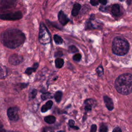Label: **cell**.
I'll use <instances>...</instances> for the list:
<instances>
[{
  "label": "cell",
  "mask_w": 132,
  "mask_h": 132,
  "mask_svg": "<svg viewBox=\"0 0 132 132\" xmlns=\"http://www.w3.org/2000/svg\"><path fill=\"white\" fill-rule=\"evenodd\" d=\"M16 0H0V11L7 10L15 5Z\"/></svg>",
  "instance_id": "obj_7"
},
{
  "label": "cell",
  "mask_w": 132,
  "mask_h": 132,
  "mask_svg": "<svg viewBox=\"0 0 132 132\" xmlns=\"http://www.w3.org/2000/svg\"><path fill=\"white\" fill-rule=\"evenodd\" d=\"M44 121L45 122L48 124H53L56 121V118L53 116H48L44 118Z\"/></svg>",
  "instance_id": "obj_16"
},
{
  "label": "cell",
  "mask_w": 132,
  "mask_h": 132,
  "mask_svg": "<svg viewBox=\"0 0 132 132\" xmlns=\"http://www.w3.org/2000/svg\"><path fill=\"white\" fill-rule=\"evenodd\" d=\"M90 3L92 6H96L99 4V1L98 0H90Z\"/></svg>",
  "instance_id": "obj_28"
},
{
  "label": "cell",
  "mask_w": 132,
  "mask_h": 132,
  "mask_svg": "<svg viewBox=\"0 0 132 132\" xmlns=\"http://www.w3.org/2000/svg\"><path fill=\"white\" fill-rule=\"evenodd\" d=\"M38 65H39V64L38 63H37V62L35 63L33 65V67L32 68H30V67L28 68L26 70L25 73L28 75H30L32 72H34L36 71L37 68L38 67Z\"/></svg>",
  "instance_id": "obj_15"
},
{
  "label": "cell",
  "mask_w": 132,
  "mask_h": 132,
  "mask_svg": "<svg viewBox=\"0 0 132 132\" xmlns=\"http://www.w3.org/2000/svg\"><path fill=\"white\" fill-rule=\"evenodd\" d=\"M96 72H97V74L99 76H102L104 73V69H103L102 66L101 65H99L97 68V69L96 70Z\"/></svg>",
  "instance_id": "obj_20"
},
{
  "label": "cell",
  "mask_w": 132,
  "mask_h": 132,
  "mask_svg": "<svg viewBox=\"0 0 132 132\" xmlns=\"http://www.w3.org/2000/svg\"><path fill=\"white\" fill-rule=\"evenodd\" d=\"M113 131H121V130L119 127H116L113 130Z\"/></svg>",
  "instance_id": "obj_33"
},
{
  "label": "cell",
  "mask_w": 132,
  "mask_h": 132,
  "mask_svg": "<svg viewBox=\"0 0 132 132\" xmlns=\"http://www.w3.org/2000/svg\"><path fill=\"white\" fill-rule=\"evenodd\" d=\"M85 104L86 105L85 107L86 111H89L91 110L92 105L94 104V101L92 99H88L85 101Z\"/></svg>",
  "instance_id": "obj_13"
},
{
  "label": "cell",
  "mask_w": 132,
  "mask_h": 132,
  "mask_svg": "<svg viewBox=\"0 0 132 132\" xmlns=\"http://www.w3.org/2000/svg\"><path fill=\"white\" fill-rule=\"evenodd\" d=\"M54 40L55 41V42L57 44H61L63 42L62 39L57 35H55L54 36Z\"/></svg>",
  "instance_id": "obj_19"
},
{
  "label": "cell",
  "mask_w": 132,
  "mask_h": 132,
  "mask_svg": "<svg viewBox=\"0 0 132 132\" xmlns=\"http://www.w3.org/2000/svg\"><path fill=\"white\" fill-rule=\"evenodd\" d=\"M55 66L57 68H61L63 65L64 60L62 58H58L55 60Z\"/></svg>",
  "instance_id": "obj_17"
},
{
  "label": "cell",
  "mask_w": 132,
  "mask_h": 132,
  "mask_svg": "<svg viewBox=\"0 0 132 132\" xmlns=\"http://www.w3.org/2000/svg\"><path fill=\"white\" fill-rule=\"evenodd\" d=\"M39 40L42 44L48 43L51 41L50 32L43 22H41L40 25Z\"/></svg>",
  "instance_id": "obj_4"
},
{
  "label": "cell",
  "mask_w": 132,
  "mask_h": 132,
  "mask_svg": "<svg viewBox=\"0 0 132 132\" xmlns=\"http://www.w3.org/2000/svg\"><path fill=\"white\" fill-rule=\"evenodd\" d=\"M81 8V5L78 3H76L74 5L72 10V15L74 16H76Z\"/></svg>",
  "instance_id": "obj_14"
},
{
  "label": "cell",
  "mask_w": 132,
  "mask_h": 132,
  "mask_svg": "<svg viewBox=\"0 0 132 132\" xmlns=\"http://www.w3.org/2000/svg\"><path fill=\"white\" fill-rule=\"evenodd\" d=\"M62 55H63L62 52L61 51H58V52H56L55 54V56L56 57H58V58L61 57Z\"/></svg>",
  "instance_id": "obj_30"
},
{
  "label": "cell",
  "mask_w": 132,
  "mask_h": 132,
  "mask_svg": "<svg viewBox=\"0 0 132 132\" xmlns=\"http://www.w3.org/2000/svg\"><path fill=\"white\" fill-rule=\"evenodd\" d=\"M111 13L114 16H119L120 14V6L118 4H114L111 7Z\"/></svg>",
  "instance_id": "obj_11"
},
{
  "label": "cell",
  "mask_w": 132,
  "mask_h": 132,
  "mask_svg": "<svg viewBox=\"0 0 132 132\" xmlns=\"http://www.w3.org/2000/svg\"><path fill=\"white\" fill-rule=\"evenodd\" d=\"M41 97L43 100H45L46 99H48V98H50L52 97L51 94L50 93H48V92L47 93H43L41 95Z\"/></svg>",
  "instance_id": "obj_21"
},
{
  "label": "cell",
  "mask_w": 132,
  "mask_h": 132,
  "mask_svg": "<svg viewBox=\"0 0 132 132\" xmlns=\"http://www.w3.org/2000/svg\"><path fill=\"white\" fill-rule=\"evenodd\" d=\"M114 86L117 91L123 95H128L131 92L132 76L129 73L121 74L115 80Z\"/></svg>",
  "instance_id": "obj_2"
},
{
  "label": "cell",
  "mask_w": 132,
  "mask_h": 132,
  "mask_svg": "<svg viewBox=\"0 0 132 132\" xmlns=\"http://www.w3.org/2000/svg\"><path fill=\"white\" fill-rule=\"evenodd\" d=\"M127 4L128 5H130L131 3V0H127Z\"/></svg>",
  "instance_id": "obj_34"
},
{
  "label": "cell",
  "mask_w": 132,
  "mask_h": 132,
  "mask_svg": "<svg viewBox=\"0 0 132 132\" xmlns=\"http://www.w3.org/2000/svg\"><path fill=\"white\" fill-rule=\"evenodd\" d=\"M103 99L107 108L110 111L113 110L114 108V105L112 100L107 96H104L103 97Z\"/></svg>",
  "instance_id": "obj_10"
},
{
  "label": "cell",
  "mask_w": 132,
  "mask_h": 132,
  "mask_svg": "<svg viewBox=\"0 0 132 132\" xmlns=\"http://www.w3.org/2000/svg\"><path fill=\"white\" fill-rule=\"evenodd\" d=\"M120 1H121V2H123V1H124L125 0H119Z\"/></svg>",
  "instance_id": "obj_35"
},
{
  "label": "cell",
  "mask_w": 132,
  "mask_h": 132,
  "mask_svg": "<svg viewBox=\"0 0 132 132\" xmlns=\"http://www.w3.org/2000/svg\"><path fill=\"white\" fill-rule=\"evenodd\" d=\"M25 40V35L18 29H8L2 34L3 44L9 48L19 47L24 43Z\"/></svg>",
  "instance_id": "obj_1"
},
{
  "label": "cell",
  "mask_w": 132,
  "mask_h": 132,
  "mask_svg": "<svg viewBox=\"0 0 132 132\" xmlns=\"http://www.w3.org/2000/svg\"><path fill=\"white\" fill-rule=\"evenodd\" d=\"M44 131H52L53 130L52 129L51 127H45L43 130Z\"/></svg>",
  "instance_id": "obj_31"
},
{
  "label": "cell",
  "mask_w": 132,
  "mask_h": 132,
  "mask_svg": "<svg viewBox=\"0 0 132 132\" xmlns=\"http://www.w3.org/2000/svg\"><path fill=\"white\" fill-rule=\"evenodd\" d=\"M81 58V55L80 54H76L75 55H74L73 57V59L74 61L78 62L80 60Z\"/></svg>",
  "instance_id": "obj_25"
},
{
  "label": "cell",
  "mask_w": 132,
  "mask_h": 132,
  "mask_svg": "<svg viewBox=\"0 0 132 132\" xmlns=\"http://www.w3.org/2000/svg\"><path fill=\"white\" fill-rule=\"evenodd\" d=\"M19 108L16 107H12L9 108L7 110V116L9 120L12 121H16L19 119L18 114Z\"/></svg>",
  "instance_id": "obj_6"
},
{
  "label": "cell",
  "mask_w": 132,
  "mask_h": 132,
  "mask_svg": "<svg viewBox=\"0 0 132 132\" xmlns=\"http://www.w3.org/2000/svg\"><path fill=\"white\" fill-rule=\"evenodd\" d=\"M97 129V126L95 124H92L91 126V129H90V131L91 132H95L96 131Z\"/></svg>",
  "instance_id": "obj_29"
},
{
  "label": "cell",
  "mask_w": 132,
  "mask_h": 132,
  "mask_svg": "<svg viewBox=\"0 0 132 132\" xmlns=\"http://www.w3.org/2000/svg\"><path fill=\"white\" fill-rule=\"evenodd\" d=\"M6 71L0 66V79L3 78L6 76Z\"/></svg>",
  "instance_id": "obj_22"
},
{
  "label": "cell",
  "mask_w": 132,
  "mask_h": 132,
  "mask_svg": "<svg viewBox=\"0 0 132 132\" xmlns=\"http://www.w3.org/2000/svg\"><path fill=\"white\" fill-rule=\"evenodd\" d=\"M22 13L20 11L0 14L1 19L7 21H14L20 20L22 18Z\"/></svg>",
  "instance_id": "obj_5"
},
{
  "label": "cell",
  "mask_w": 132,
  "mask_h": 132,
  "mask_svg": "<svg viewBox=\"0 0 132 132\" xmlns=\"http://www.w3.org/2000/svg\"><path fill=\"white\" fill-rule=\"evenodd\" d=\"M62 96V93L60 91H58L55 93L54 95V98L56 102L59 103L61 101Z\"/></svg>",
  "instance_id": "obj_18"
},
{
  "label": "cell",
  "mask_w": 132,
  "mask_h": 132,
  "mask_svg": "<svg viewBox=\"0 0 132 132\" xmlns=\"http://www.w3.org/2000/svg\"><path fill=\"white\" fill-rule=\"evenodd\" d=\"M74 124H75V122L74 121H73V120L71 119L69 121V125L70 127L71 128H74L75 129H78L79 128L77 127V126H75L74 125Z\"/></svg>",
  "instance_id": "obj_24"
},
{
  "label": "cell",
  "mask_w": 132,
  "mask_h": 132,
  "mask_svg": "<svg viewBox=\"0 0 132 132\" xmlns=\"http://www.w3.org/2000/svg\"><path fill=\"white\" fill-rule=\"evenodd\" d=\"M58 18L59 22L62 25H66L68 22L70 21L67 16L64 14V13L62 11L60 10L58 14Z\"/></svg>",
  "instance_id": "obj_9"
},
{
  "label": "cell",
  "mask_w": 132,
  "mask_h": 132,
  "mask_svg": "<svg viewBox=\"0 0 132 132\" xmlns=\"http://www.w3.org/2000/svg\"><path fill=\"white\" fill-rule=\"evenodd\" d=\"M107 131H108L107 127L103 124H102L100 128V132H106Z\"/></svg>",
  "instance_id": "obj_26"
},
{
  "label": "cell",
  "mask_w": 132,
  "mask_h": 132,
  "mask_svg": "<svg viewBox=\"0 0 132 132\" xmlns=\"http://www.w3.org/2000/svg\"><path fill=\"white\" fill-rule=\"evenodd\" d=\"M129 50V44L126 40L116 37L112 44V51L113 53L118 56H123L127 54Z\"/></svg>",
  "instance_id": "obj_3"
},
{
  "label": "cell",
  "mask_w": 132,
  "mask_h": 132,
  "mask_svg": "<svg viewBox=\"0 0 132 132\" xmlns=\"http://www.w3.org/2000/svg\"><path fill=\"white\" fill-rule=\"evenodd\" d=\"M99 2L102 4V5H106L107 4V0H98Z\"/></svg>",
  "instance_id": "obj_32"
},
{
  "label": "cell",
  "mask_w": 132,
  "mask_h": 132,
  "mask_svg": "<svg viewBox=\"0 0 132 132\" xmlns=\"http://www.w3.org/2000/svg\"><path fill=\"white\" fill-rule=\"evenodd\" d=\"M53 104V102L51 100H49L45 104H44V105L42 106V107H41V111L42 112H46L48 110L50 109L51 108V107H52Z\"/></svg>",
  "instance_id": "obj_12"
},
{
  "label": "cell",
  "mask_w": 132,
  "mask_h": 132,
  "mask_svg": "<svg viewBox=\"0 0 132 132\" xmlns=\"http://www.w3.org/2000/svg\"><path fill=\"white\" fill-rule=\"evenodd\" d=\"M69 51L71 53H75L78 51L77 47L74 45H71L69 47Z\"/></svg>",
  "instance_id": "obj_23"
},
{
  "label": "cell",
  "mask_w": 132,
  "mask_h": 132,
  "mask_svg": "<svg viewBox=\"0 0 132 132\" xmlns=\"http://www.w3.org/2000/svg\"><path fill=\"white\" fill-rule=\"evenodd\" d=\"M23 61V58L22 56L17 54H14L10 56L9 58V62L10 64L16 65L21 63Z\"/></svg>",
  "instance_id": "obj_8"
},
{
  "label": "cell",
  "mask_w": 132,
  "mask_h": 132,
  "mask_svg": "<svg viewBox=\"0 0 132 132\" xmlns=\"http://www.w3.org/2000/svg\"><path fill=\"white\" fill-rule=\"evenodd\" d=\"M37 93V91L36 89H33L30 94V95H29L30 97L31 98H34L36 97Z\"/></svg>",
  "instance_id": "obj_27"
}]
</instances>
